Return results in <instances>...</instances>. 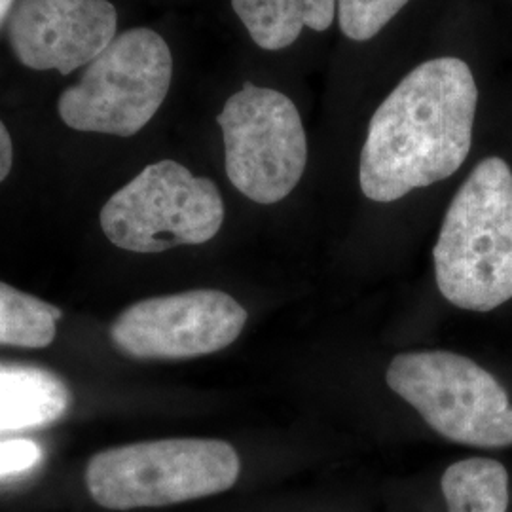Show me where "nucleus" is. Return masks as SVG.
<instances>
[{
  "instance_id": "f257e3e1",
  "label": "nucleus",
  "mask_w": 512,
  "mask_h": 512,
  "mask_svg": "<svg viewBox=\"0 0 512 512\" xmlns=\"http://www.w3.org/2000/svg\"><path fill=\"white\" fill-rule=\"evenodd\" d=\"M476 103L463 59H429L406 74L368 124L359 167L366 198L395 202L452 177L473 145Z\"/></svg>"
},
{
  "instance_id": "f03ea898",
  "label": "nucleus",
  "mask_w": 512,
  "mask_h": 512,
  "mask_svg": "<svg viewBox=\"0 0 512 512\" xmlns=\"http://www.w3.org/2000/svg\"><path fill=\"white\" fill-rule=\"evenodd\" d=\"M439 291L461 310L490 311L512 298V171L486 158L461 184L433 249Z\"/></svg>"
},
{
  "instance_id": "7ed1b4c3",
  "label": "nucleus",
  "mask_w": 512,
  "mask_h": 512,
  "mask_svg": "<svg viewBox=\"0 0 512 512\" xmlns=\"http://www.w3.org/2000/svg\"><path fill=\"white\" fill-rule=\"evenodd\" d=\"M239 473L241 461L230 442L148 440L95 454L86 486L99 507L133 511L222 494L238 482Z\"/></svg>"
},
{
  "instance_id": "20e7f679",
  "label": "nucleus",
  "mask_w": 512,
  "mask_h": 512,
  "mask_svg": "<svg viewBox=\"0 0 512 512\" xmlns=\"http://www.w3.org/2000/svg\"><path fill=\"white\" fill-rule=\"evenodd\" d=\"M385 382L440 437L475 448L512 444V404L503 385L475 361L450 351L401 353Z\"/></svg>"
},
{
  "instance_id": "39448f33",
  "label": "nucleus",
  "mask_w": 512,
  "mask_h": 512,
  "mask_svg": "<svg viewBox=\"0 0 512 512\" xmlns=\"http://www.w3.org/2000/svg\"><path fill=\"white\" fill-rule=\"evenodd\" d=\"M171 78L173 57L164 38L147 27L129 29L59 95L57 112L74 131L131 137L164 105Z\"/></svg>"
},
{
  "instance_id": "423d86ee",
  "label": "nucleus",
  "mask_w": 512,
  "mask_h": 512,
  "mask_svg": "<svg viewBox=\"0 0 512 512\" xmlns=\"http://www.w3.org/2000/svg\"><path fill=\"white\" fill-rule=\"evenodd\" d=\"M99 220L116 247L152 255L211 241L222 228L224 202L213 181L162 160L110 196Z\"/></svg>"
},
{
  "instance_id": "0eeeda50",
  "label": "nucleus",
  "mask_w": 512,
  "mask_h": 512,
  "mask_svg": "<svg viewBox=\"0 0 512 512\" xmlns=\"http://www.w3.org/2000/svg\"><path fill=\"white\" fill-rule=\"evenodd\" d=\"M230 183L260 205L285 200L308 164V139L300 112L285 93L245 82L220 110Z\"/></svg>"
},
{
  "instance_id": "6e6552de",
  "label": "nucleus",
  "mask_w": 512,
  "mask_h": 512,
  "mask_svg": "<svg viewBox=\"0 0 512 512\" xmlns=\"http://www.w3.org/2000/svg\"><path fill=\"white\" fill-rule=\"evenodd\" d=\"M247 311L215 289L154 296L131 304L110 327V340L137 361H183L232 346Z\"/></svg>"
},
{
  "instance_id": "1a4fd4ad",
  "label": "nucleus",
  "mask_w": 512,
  "mask_h": 512,
  "mask_svg": "<svg viewBox=\"0 0 512 512\" xmlns=\"http://www.w3.org/2000/svg\"><path fill=\"white\" fill-rule=\"evenodd\" d=\"M116 29L118 12L109 0H16L8 40L21 65L71 74L90 65Z\"/></svg>"
},
{
  "instance_id": "9d476101",
  "label": "nucleus",
  "mask_w": 512,
  "mask_h": 512,
  "mask_svg": "<svg viewBox=\"0 0 512 512\" xmlns=\"http://www.w3.org/2000/svg\"><path fill=\"white\" fill-rule=\"evenodd\" d=\"M73 395L55 372L0 361V433L48 427L71 408Z\"/></svg>"
},
{
  "instance_id": "9b49d317",
  "label": "nucleus",
  "mask_w": 512,
  "mask_h": 512,
  "mask_svg": "<svg viewBox=\"0 0 512 512\" xmlns=\"http://www.w3.org/2000/svg\"><path fill=\"white\" fill-rule=\"evenodd\" d=\"M232 8L258 48L277 52L294 44L306 27L327 31L338 0H232Z\"/></svg>"
},
{
  "instance_id": "f8f14e48",
  "label": "nucleus",
  "mask_w": 512,
  "mask_h": 512,
  "mask_svg": "<svg viewBox=\"0 0 512 512\" xmlns=\"http://www.w3.org/2000/svg\"><path fill=\"white\" fill-rule=\"evenodd\" d=\"M448 512H507L509 473L488 458L461 459L440 480Z\"/></svg>"
},
{
  "instance_id": "ddd939ff",
  "label": "nucleus",
  "mask_w": 512,
  "mask_h": 512,
  "mask_svg": "<svg viewBox=\"0 0 512 512\" xmlns=\"http://www.w3.org/2000/svg\"><path fill=\"white\" fill-rule=\"evenodd\" d=\"M61 315L52 304L0 281V346L48 348Z\"/></svg>"
},
{
  "instance_id": "4468645a",
  "label": "nucleus",
  "mask_w": 512,
  "mask_h": 512,
  "mask_svg": "<svg viewBox=\"0 0 512 512\" xmlns=\"http://www.w3.org/2000/svg\"><path fill=\"white\" fill-rule=\"evenodd\" d=\"M410 0H338V23L346 37L365 42L376 37Z\"/></svg>"
},
{
  "instance_id": "2eb2a0df",
  "label": "nucleus",
  "mask_w": 512,
  "mask_h": 512,
  "mask_svg": "<svg viewBox=\"0 0 512 512\" xmlns=\"http://www.w3.org/2000/svg\"><path fill=\"white\" fill-rule=\"evenodd\" d=\"M44 458L35 440H0V482L29 475Z\"/></svg>"
},
{
  "instance_id": "dca6fc26",
  "label": "nucleus",
  "mask_w": 512,
  "mask_h": 512,
  "mask_svg": "<svg viewBox=\"0 0 512 512\" xmlns=\"http://www.w3.org/2000/svg\"><path fill=\"white\" fill-rule=\"evenodd\" d=\"M14 164V147H12V137L8 133L6 126L0 120V183L10 175Z\"/></svg>"
},
{
  "instance_id": "f3484780",
  "label": "nucleus",
  "mask_w": 512,
  "mask_h": 512,
  "mask_svg": "<svg viewBox=\"0 0 512 512\" xmlns=\"http://www.w3.org/2000/svg\"><path fill=\"white\" fill-rule=\"evenodd\" d=\"M14 4H16V0H0V29L10 19V14L14 10Z\"/></svg>"
}]
</instances>
